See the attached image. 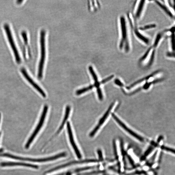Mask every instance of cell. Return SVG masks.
<instances>
[{
	"instance_id": "d4e9b609",
	"label": "cell",
	"mask_w": 175,
	"mask_h": 175,
	"mask_svg": "<svg viewBox=\"0 0 175 175\" xmlns=\"http://www.w3.org/2000/svg\"><path fill=\"white\" fill-rule=\"evenodd\" d=\"M162 150H164L170 152L171 153H174V150H173V149L164 146H162L161 147Z\"/></svg>"
},
{
	"instance_id": "3957f363",
	"label": "cell",
	"mask_w": 175,
	"mask_h": 175,
	"mask_svg": "<svg viewBox=\"0 0 175 175\" xmlns=\"http://www.w3.org/2000/svg\"><path fill=\"white\" fill-rule=\"evenodd\" d=\"M46 32L44 30L41 31L40 33V45L41 57L38 69V77L39 79L43 77V70L46 58V48L45 44Z\"/></svg>"
},
{
	"instance_id": "9a60e30c",
	"label": "cell",
	"mask_w": 175,
	"mask_h": 175,
	"mask_svg": "<svg viewBox=\"0 0 175 175\" xmlns=\"http://www.w3.org/2000/svg\"><path fill=\"white\" fill-rule=\"evenodd\" d=\"M0 165L3 167H12V166H21L24 167H31L36 169L38 168V166L37 165L29 164L23 162H5L0 163Z\"/></svg>"
},
{
	"instance_id": "7402d4cb",
	"label": "cell",
	"mask_w": 175,
	"mask_h": 175,
	"mask_svg": "<svg viewBox=\"0 0 175 175\" xmlns=\"http://www.w3.org/2000/svg\"><path fill=\"white\" fill-rule=\"evenodd\" d=\"M165 57L168 59L175 60V52L168 51L166 52Z\"/></svg>"
},
{
	"instance_id": "5b68a950",
	"label": "cell",
	"mask_w": 175,
	"mask_h": 175,
	"mask_svg": "<svg viewBox=\"0 0 175 175\" xmlns=\"http://www.w3.org/2000/svg\"><path fill=\"white\" fill-rule=\"evenodd\" d=\"M4 28L7 36L8 42L13 52L16 62L18 64H20L21 62V58L14 42L10 26L8 24L6 23L4 25Z\"/></svg>"
},
{
	"instance_id": "83f0119b",
	"label": "cell",
	"mask_w": 175,
	"mask_h": 175,
	"mask_svg": "<svg viewBox=\"0 0 175 175\" xmlns=\"http://www.w3.org/2000/svg\"><path fill=\"white\" fill-rule=\"evenodd\" d=\"M98 153L99 155V158H100V160H103V156H102V154L101 150H98Z\"/></svg>"
},
{
	"instance_id": "6da1fadb",
	"label": "cell",
	"mask_w": 175,
	"mask_h": 175,
	"mask_svg": "<svg viewBox=\"0 0 175 175\" xmlns=\"http://www.w3.org/2000/svg\"><path fill=\"white\" fill-rule=\"evenodd\" d=\"M118 48L119 50L125 54L130 53L132 50V30L127 15L122 14L118 19Z\"/></svg>"
},
{
	"instance_id": "8fae6325",
	"label": "cell",
	"mask_w": 175,
	"mask_h": 175,
	"mask_svg": "<svg viewBox=\"0 0 175 175\" xmlns=\"http://www.w3.org/2000/svg\"><path fill=\"white\" fill-rule=\"evenodd\" d=\"M112 115L113 118L114 119L116 122H117L127 132L130 134L131 135L135 137V138L139 140V141H140L141 142L144 141V139L142 137L134 132L133 131L131 130L129 128H128L126 125L123 123L113 113H112Z\"/></svg>"
},
{
	"instance_id": "5bb4252c",
	"label": "cell",
	"mask_w": 175,
	"mask_h": 175,
	"mask_svg": "<svg viewBox=\"0 0 175 175\" xmlns=\"http://www.w3.org/2000/svg\"><path fill=\"white\" fill-rule=\"evenodd\" d=\"M98 162L99 161L98 160L94 159H89L82 160V161H77L72 162L68 163H66V164H65L57 166V167H55L53 169H51V170H49L46 173H51V172H53L55 171L59 170V169H62V168L68 167V166L71 165L78 164H81V163H85L95 162Z\"/></svg>"
},
{
	"instance_id": "52a82bcc",
	"label": "cell",
	"mask_w": 175,
	"mask_h": 175,
	"mask_svg": "<svg viewBox=\"0 0 175 175\" xmlns=\"http://www.w3.org/2000/svg\"><path fill=\"white\" fill-rule=\"evenodd\" d=\"M138 27V26H136L131 29L132 33L139 42L145 46L149 45L151 42L150 38L145 34L144 32L140 30Z\"/></svg>"
},
{
	"instance_id": "277c9868",
	"label": "cell",
	"mask_w": 175,
	"mask_h": 175,
	"mask_svg": "<svg viewBox=\"0 0 175 175\" xmlns=\"http://www.w3.org/2000/svg\"><path fill=\"white\" fill-rule=\"evenodd\" d=\"M148 1L146 0H138L136 1L134 5L132 12L131 13L134 20L138 24L144 16Z\"/></svg>"
},
{
	"instance_id": "e0dca14e",
	"label": "cell",
	"mask_w": 175,
	"mask_h": 175,
	"mask_svg": "<svg viewBox=\"0 0 175 175\" xmlns=\"http://www.w3.org/2000/svg\"><path fill=\"white\" fill-rule=\"evenodd\" d=\"M157 27V25L155 23H150L149 24L139 27L140 30L144 32L146 31L150 30L155 29Z\"/></svg>"
},
{
	"instance_id": "603a6c76",
	"label": "cell",
	"mask_w": 175,
	"mask_h": 175,
	"mask_svg": "<svg viewBox=\"0 0 175 175\" xmlns=\"http://www.w3.org/2000/svg\"><path fill=\"white\" fill-rule=\"evenodd\" d=\"M97 91L99 100H103V94H102V90L100 87L97 89Z\"/></svg>"
},
{
	"instance_id": "8992f818",
	"label": "cell",
	"mask_w": 175,
	"mask_h": 175,
	"mask_svg": "<svg viewBox=\"0 0 175 175\" xmlns=\"http://www.w3.org/2000/svg\"><path fill=\"white\" fill-rule=\"evenodd\" d=\"M48 106H47V105H45L44 107L42 115L41 116L38 123L37 125L36 129H35L33 133L32 134L30 138L28 139V141L27 143H26L25 146V148H28L29 146H30L31 143L33 141L35 137L36 136L37 134L39 133L41 128L42 127L44 123L47 113L48 112Z\"/></svg>"
},
{
	"instance_id": "d6986e66",
	"label": "cell",
	"mask_w": 175,
	"mask_h": 175,
	"mask_svg": "<svg viewBox=\"0 0 175 175\" xmlns=\"http://www.w3.org/2000/svg\"><path fill=\"white\" fill-rule=\"evenodd\" d=\"M94 167H88L78 168L77 169H75V170L71 171H69L68 172H66V173H65L55 175H71L73 174L77 173V172H80L84 170H89V169H91Z\"/></svg>"
},
{
	"instance_id": "ac0fdd59",
	"label": "cell",
	"mask_w": 175,
	"mask_h": 175,
	"mask_svg": "<svg viewBox=\"0 0 175 175\" xmlns=\"http://www.w3.org/2000/svg\"><path fill=\"white\" fill-rule=\"evenodd\" d=\"M169 50L175 52V33L172 34L168 37Z\"/></svg>"
},
{
	"instance_id": "cb8c5ba5",
	"label": "cell",
	"mask_w": 175,
	"mask_h": 175,
	"mask_svg": "<svg viewBox=\"0 0 175 175\" xmlns=\"http://www.w3.org/2000/svg\"><path fill=\"white\" fill-rule=\"evenodd\" d=\"M114 76L113 75H112L110 76H109V77H108L104 79L103 80H102L101 82V83H100V84H104L105 83L107 82L108 81L112 79L114 77Z\"/></svg>"
},
{
	"instance_id": "2e32d148",
	"label": "cell",
	"mask_w": 175,
	"mask_h": 175,
	"mask_svg": "<svg viewBox=\"0 0 175 175\" xmlns=\"http://www.w3.org/2000/svg\"><path fill=\"white\" fill-rule=\"evenodd\" d=\"M70 111H71V107L69 106H67L66 107L65 116H64L62 123L61 124L59 129L58 130L56 133L55 134V135L53 136V137H54L57 135L63 129L67 119H68L69 117Z\"/></svg>"
},
{
	"instance_id": "484cf974",
	"label": "cell",
	"mask_w": 175,
	"mask_h": 175,
	"mask_svg": "<svg viewBox=\"0 0 175 175\" xmlns=\"http://www.w3.org/2000/svg\"><path fill=\"white\" fill-rule=\"evenodd\" d=\"M115 83L117 85L121 87H123L124 85V84L118 78L116 79L115 80Z\"/></svg>"
},
{
	"instance_id": "9c48e42d",
	"label": "cell",
	"mask_w": 175,
	"mask_h": 175,
	"mask_svg": "<svg viewBox=\"0 0 175 175\" xmlns=\"http://www.w3.org/2000/svg\"><path fill=\"white\" fill-rule=\"evenodd\" d=\"M155 4L169 18L175 19V9L168 5L166 1H155Z\"/></svg>"
},
{
	"instance_id": "30bf717a",
	"label": "cell",
	"mask_w": 175,
	"mask_h": 175,
	"mask_svg": "<svg viewBox=\"0 0 175 175\" xmlns=\"http://www.w3.org/2000/svg\"><path fill=\"white\" fill-rule=\"evenodd\" d=\"M20 71L22 74L27 80L28 83L33 86L35 89H36L40 94L43 97H46V95L45 93L43 90L41 88V87L34 81L32 78L29 76L27 71L24 68H22L20 69Z\"/></svg>"
},
{
	"instance_id": "4316f807",
	"label": "cell",
	"mask_w": 175,
	"mask_h": 175,
	"mask_svg": "<svg viewBox=\"0 0 175 175\" xmlns=\"http://www.w3.org/2000/svg\"><path fill=\"white\" fill-rule=\"evenodd\" d=\"M155 82H156V81H154V82H151L149 83H146L144 86V87H143V89L146 90L147 89H148V88L150 86L151 84L152 83H154Z\"/></svg>"
},
{
	"instance_id": "7c38bea8",
	"label": "cell",
	"mask_w": 175,
	"mask_h": 175,
	"mask_svg": "<svg viewBox=\"0 0 175 175\" xmlns=\"http://www.w3.org/2000/svg\"><path fill=\"white\" fill-rule=\"evenodd\" d=\"M113 106V103L112 104L110 105L108 109V110L104 114L103 116L102 117V118L100 119V120H99L98 125H96L94 129L89 134V136L90 137H92L94 136L95 134L97 132L99 128H100L101 126V125L104 123L105 121L108 118V116H109L111 111L112 110Z\"/></svg>"
},
{
	"instance_id": "f1b7e54d",
	"label": "cell",
	"mask_w": 175,
	"mask_h": 175,
	"mask_svg": "<svg viewBox=\"0 0 175 175\" xmlns=\"http://www.w3.org/2000/svg\"><path fill=\"white\" fill-rule=\"evenodd\" d=\"M3 151V149H2V148L0 149V153L2 152Z\"/></svg>"
},
{
	"instance_id": "44dd1931",
	"label": "cell",
	"mask_w": 175,
	"mask_h": 175,
	"mask_svg": "<svg viewBox=\"0 0 175 175\" xmlns=\"http://www.w3.org/2000/svg\"><path fill=\"white\" fill-rule=\"evenodd\" d=\"M89 71L91 74L92 76L93 77V80L94 81V83H97L99 82L98 80V78L97 75H96L94 69H93L92 67V66H89Z\"/></svg>"
},
{
	"instance_id": "7a4b0ae2",
	"label": "cell",
	"mask_w": 175,
	"mask_h": 175,
	"mask_svg": "<svg viewBox=\"0 0 175 175\" xmlns=\"http://www.w3.org/2000/svg\"><path fill=\"white\" fill-rule=\"evenodd\" d=\"M165 37L163 31L157 34L151 46L139 58V63L140 65L147 68L152 66L155 60L157 49Z\"/></svg>"
},
{
	"instance_id": "4fadbf2b",
	"label": "cell",
	"mask_w": 175,
	"mask_h": 175,
	"mask_svg": "<svg viewBox=\"0 0 175 175\" xmlns=\"http://www.w3.org/2000/svg\"><path fill=\"white\" fill-rule=\"evenodd\" d=\"M67 128L68 130V134L69 137L70 142L71 145L72 146L75 152L76 155L77 157L79 159H80L81 158V155L79 150L78 149L76 145L75 144V142L73 136V133L71 130V128L70 125V123L69 122L67 123Z\"/></svg>"
},
{
	"instance_id": "f546056e",
	"label": "cell",
	"mask_w": 175,
	"mask_h": 175,
	"mask_svg": "<svg viewBox=\"0 0 175 175\" xmlns=\"http://www.w3.org/2000/svg\"><path fill=\"white\" fill-rule=\"evenodd\" d=\"M1 113H0V123H1Z\"/></svg>"
},
{
	"instance_id": "ffe728a7",
	"label": "cell",
	"mask_w": 175,
	"mask_h": 175,
	"mask_svg": "<svg viewBox=\"0 0 175 175\" xmlns=\"http://www.w3.org/2000/svg\"><path fill=\"white\" fill-rule=\"evenodd\" d=\"M94 87V85H90L88 87L84 88L83 89L78 90L76 92V94L77 95H80L83 94V93L85 92L91 90Z\"/></svg>"
},
{
	"instance_id": "ba28073f",
	"label": "cell",
	"mask_w": 175,
	"mask_h": 175,
	"mask_svg": "<svg viewBox=\"0 0 175 175\" xmlns=\"http://www.w3.org/2000/svg\"><path fill=\"white\" fill-rule=\"evenodd\" d=\"M0 156L3 157L9 158L15 160L34 162H45L50 161H51V160H55V157L54 156L44 158L34 159L16 156L7 153L1 154L0 155Z\"/></svg>"
}]
</instances>
